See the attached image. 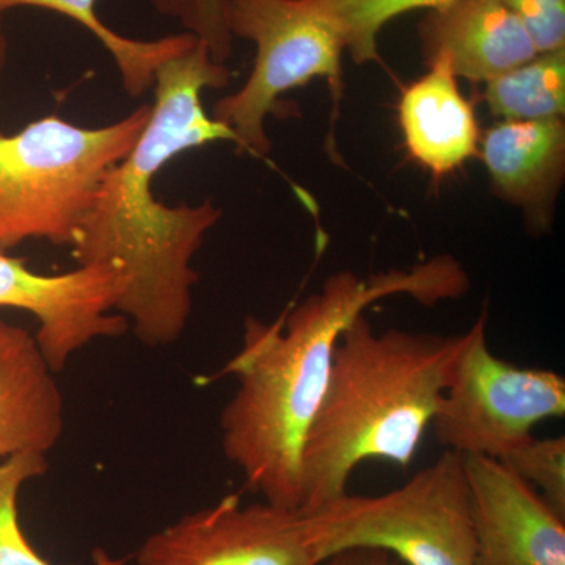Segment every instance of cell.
<instances>
[{
    "label": "cell",
    "instance_id": "obj_1",
    "mask_svg": "<svg viewBox=\"0 0 565 565\" xmlns=\"http://www.w3.org/2000/svg\"><path fill=\"white\" fill-rule=\"evenodd\" d=\"M232 81L225 63L196 39L159 66L151 117L136 147L110 170L73 245L79 266L110 270L118 282L115 311L141 343H177L192 315L199 273L192 262L222 218L211 200L169 206L152 192L156 177L182 152L237 139L206 114L202 95Z\"/></svg>",
    "mask_w": 565,
    "mask_h": 565
},
{
    "label": "cell",
    "instance_id": "obj_2",
    "mask_svg": "<svg viewBox=\"0 0 565 565\" xmlns=\"http://www.w3.org/2000/svg\"><path fill=\"white\" fill-rule=\"evenodd\" d=\"M470 280L451 256L411 270L360 278L330 275L322 289L274 322L247 318L244 341L221 375H234L236 393L221 416L222 448L245 487L266 503L302 508V452L321 407L341 333L377 300L411 296L434 305L457 299Z\"/></svg>",
    "mask_w": 565,
    "mask_h": 565
},
{
    "label": "cell",
    "instance_id": "obj_3",
    "mask_svg": "<svg viewBox=\"0 0 565 565\" xmlns=\"http://www.w3.org/2000/svg\"><path fill=\"white\" fill-rule=\"evenodd\" d=\"M463 333H377L359 316L341 333L302 452V511L348 493L366 460L414 462L455 366Z\"/></svg>",
    "mask_w": 565,
    "mask_h": 565
},
{
    "label": "cell",
    "instance_id": "obj_4",
    "mask_svg": "<svg viewBox=\"0 0 565 565\" xmlns=\"http://www.w3.org/2000/svg\"><path fill=\"white\" fill-rule=\"evenodd\" d=\"M150 117L143 104L102 128L50 115L0 134V253L32 239L73 245L107 174Z\"/></svg>",
    "mask_w": 565,
    "mask_h": 565
},
{
    "label": "cell",
    "instance_id": "obj_5",
    "mask_svg": "<svg viewBox=\"0 0 565 565\" xmlns=\"http://www.w3.org/2000/svg\"><path fill=\"white\" fill-rule=\"evenodd\" d=\"M323 561L348 548H379L405 565H476L462 456L446 451L382 494H351L308 512Z\"/></svg>",
    "mask_w": 565,
    "mask_h": 565
},
{
    "label": "cell",
    "instance_id": "obj_6",
    "mask_svg": "<svg viewBox=\"0 0 565 565\" xmlns=\"http://www.w3.org/2000/svg\"><path fill=\"white\" fill-rule=\"evenodd\" d=\"M226 25L234 40L255 44V61L243 87L218 99L211 117L232 129L241 150L262 158L270 151L266 118L285 93L323 77L338 102L343 41L299 0H228Z\"/></svg>",
    "mask_w": 565,
    "mask_h": 565
},
{
    "label": "cell",
    "instance_id": "obj_7",
    "mask_svg": "<svg viewBox=\"0 0 565 565\" xmlns=\"http://www.w3.org/2000/svg\"><path fill=\"white\" fill-rule=\"evenodd\" d=\"M564 415L563 375L494 355L484 310L463 333L430 429L446 451L498 460L533 437L539 423Z\"/></svg>",
    "mask_w": 565,
    "mask_h": 565
},
{
    "label": "cell",
    "instance_id": "obj_8",
    "mask_svg": "<svg viewBox=\"0 0 565 565\" xmlns=\"http://www.w3.org/2000/svg\"><path fill=\"white\" fill-rule=\"evenodd\" d=\"M139 565H322L313 519L302 509L241 503L228 494L152 533Z\"/></svg>",
    "mask_w": 565,
    "mask_h": 565
},
{
    "label": "cell",
    "instance_id": "obj_9",
    "mask_svg": "<svg viewBox=\"0 0 565 565\" xmlns=\"http://www.w3.org/2000/svg\"><path fill=\"white\" fill-rule=\"evenodd\" d=\"M117 297V278L104 267L46 275L0 253V308L28 311L39 321L35 338L54 373L92 341L128 332V321L114 313Z\"/></svg>",
    "mask_w": 565,
    "mask_h": 565
},
{
    "label": "cell",
    "instance_id": "obj_10",
    "mask_svg": "<svg viewBox=\"0 0 565 565\" xmlns=\"http://www.w3.org/2000/svg\"><path fill=\"white\" fill-rule=\"evenodd\" d=\"M462 460L476 565H565V516L500 460Z\"/></svg>",
    "mask_w": 565,
    "mask_h": 565
},
{
    "label": "cell",
    "instance_id": "obj_11",
    "mask_svg": "<svg viewBox=\"0 0 565 565\" xmlns=\"http://www.w3.org/2000/svg\"><path fill=\"white\" fill-rule=\"evenodd\" d=\"M418 36L426 65L445 55L456 77L484 84L539 54L503 0H446L426 10Z\"/></svg>",
    "mask_w": 565,
    "mask_h": 565
},
{
    "label": "cell",
    "instance_id": "obj_12",
    "mask_svg": "<svg viewBox=\"0 0 565 565\" xmlns=\"http://www.w3.org/2000/svg\"><path fill=\"white\" fill-rule=\"evenodd\" d=\"M482 161L494 193L525 212L533 234L545 233L565 178L564 118L498 122L482 140Z\"/></svg>",
    "mask_w": 565,
    "mask_h": 565
},
{
    "label": "cell",
    "instance_id": "obj_13",
    "mask_svg": "<svg viewBox=\"0 0 565 565\" xmlns=\"http://www.w3.org/2000/svg\"><path fill=\"white\" fill-rule=\"evenodd\" d=\"M39 341L0 319V463L44 455L63 434V397Z\"/></svg>",
    "mask_w": 565,
    "mask_h": 565
},
{
    "label": "cell",
    "instance_id": "obj_14",
    "mask_svg": "<svg viewBox=\"0 0 565 565\" xmlns=\"http://www.w3.org/2000/svg\"><path fill=\"white\" fill-rule=\"evenodd\" d=\"M427 66L429 71L405 88L397 110L412 158L445 177L478 152L479 126L448 58L438 55Z\"/></svg>",
    "mask_w": 565,
    "mask_h": 565
},
{
    "label": "cell",
    "instance_id": "obj_15",
    "mask_svg": "<svg viewBox=\"0 0 565 565\" xmlns=\"http://www.w3.org/2000/svg\"><path fill=\"white\" fill-rule=\"evenodd\" d=\"M33 7L55 11L70 18L95 36L114 58L120 73L122 87L132 98L151 90L159 66L195 41L191 33L163 36L159 40H134L111 31L99 18L96 0H0V14L7 11Z\"/></svg>",
    "mask_w": 565,
    "mask_h": 565
},
{
    "label": "cell",
    "instance_id": "obj_16",
    "mask_svg": "<svg viewBox=\"0 0 565 565\" xmlns=\"http://www.w3.org/2000/svg\"><path fill=\"white\" fill-rule=\"evenodd\" d=\"M484 98L503 121H542L565 115V50L542 52L487 82Z\"/></svg>",
    "mask_w": 565,
    "mask_h": 565
},
{
    "label": "cell",
    "instance_id": "obj_17",
    "mask_svg": "<svg viewBox=\"0 0 565 565\" xmlns=\"http://www.w3.org/2000/svg\"><path fill=\"white\" fill-rule=\"evenodd\" d=\"M338 32L356 65L379 61V36L394 18L429 10L446 0H299Z\"/></svg>",
    "mask_w": 565,
    "mask_h": 565
},
{
    "label": "cell",
    "instance_id": "obj_18",
    "mask_svg": "<svg viewBox=\"0 0 565 565\" xmlns=\"http://www.w3.org/2000/svg\"><path fill=\"white\" fill-rule=\"evenodd\" d=\"M44 455L25 452L0 463V565H54L33 548L20 523L18 500L22 487L47 471ZM106 552H96L90 565H122Z\"/></svg>",
    "mask_w": 565,
    "mask_h": 565
},
{
    "label": "cell",
    "instance_id": "obj_19",
    "mask_svg": "<svg viewBox=\"0 0 565 565\" xmlns=\"http://www.w3.org/2000/svg\"><path fill=\"white\" fill-rule=\"evenodd\" d=\"M501 463L533 487L535 492L565 516V438H527L509 449Z\"/></svg>",
    "mask_w": 565,
    "mask_h": 565
},
{
    "label": "cell",
    "instance_id": "obj_20",
    "mask_svg": "<svg viewBox=\"0 0 565 565\" xmlns=\"http://www.w3.org/2000/svg\"><path fill=\"white\" fill-rule=\"evenodd\" d=\"M152 9L180 22L210 50L212 58L225 63L232 58L234 39L226 25L228 0H150Z\"/></svg>",
    "mask_w": 565,
    "mask_h": 565
},
{
    "label": "cell",
    "instance_id": "obj_21",
    "mask_svg": "<svg viewBox=\"0 0 565 565\" xmlns=\"http://www.w3.org/2000/svg\"><path fill=\"white\" fill-rule=\"evenodd\" d=\"M525 25L535 50H565V0H503Z\"/></svg>",
    "mask_w": 565,
    "mask_h": 565
},
{
    "label": "cell",
    "instance_id": "obj_22",
    "mask_svg": "<svg viewBox=\"0 0 565 565\" xmlns=\"http://www.w3.org/2000/svg\"><path fill=\"white\" fill-rule=\"evenodd\" d=\"M322 565H405L392 553L379 548H348L334 553Z\"/></svg>",
    "mask_w": 565,
    "mask_h": 565
},
{
    "label": "cell",
    "instance_id": "obj_23",
    "mask_svg": "<svg viewBox=\"0 0 565 565\" xmlns=\"http://www.w3.org/2000/svg\"><path fill=\"white\" fill-rule=\"evenodd\" d=\"M7 62H9V40H7L3 17L0 14V109H2L3 77H6Z\"/></svg>",
    "mask_w": 565,
    "mask_h": 565
}]
</instances>
